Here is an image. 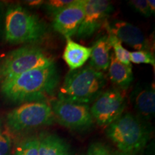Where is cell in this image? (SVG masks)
<instances>
[{"mask_svg":"<svg viewBox=\"0 0 155 155\" xmlns=\"http://www.w3.org/2000/svg\"><path fill=\"white\" fill-rule=\"evenodd\" d=\"M26 3L32 7H40L44 5L45 2L42 0H31V1H27Z\"/></svg>","mask_w":155,"mask_h":155,"instance_id":"24","label":"cell"},{"mask_svg":"<svg viewBox=\"0 0 155 155\" xmlns=\"http://www.w3.org/2000/svg\"><path fill=\"white\" fill-rule=\"evenodd\" d=\"M60 83V73L54 63L31 70L0 83V91L7 100L20 104L49 100Z\"/></svg>","mask_w":155,"mask_h":155,"instance_id":"1","label":"cell"},{"mask_svg":"<svg viewBox=\"0 0 155 155\" xmlns=\"http://www.w3.org/2000/svg\"><path fill=\"white\" fill-rule=\"evenodd\" d=\"M127 101L119 90L110 88L104 92L93 103L90 112L93 119L99 127H107L124 113Z\"/></svg>","mask_w":155,"mask_h":155,"instance_id":"8","label":"cell"},{"mask_svg":"<svg viewBox=\"0 0 155 155\" xmlns=\"http://www.w3.org/2000/svg\"><path fill=\"white\" fill-rule=\"evenodd\" d=\"M108 69V77L112 83L123 90H127L129 88L134 80L131 65L121 63L112 53Z\"/></svg>","mask_w":155,"mask_h":155,"instance_id":"15","label":"cell"},{"mask_svg":"<svg viewBox=\"0 0 155 155\" xmlns=\"http://www.w3.org/2000/svg\"><path fill=\"white\" fill-rule=\"evenodd\" d=\"M111 48L107 35L98 38L91 48L89 65L99 71H106L109 66Z\"/></svg>","mask_w":155,"mask_h":155,"instance_id":"16","label":"cell"},{"mask_svg":"<svg viewBox=\"0 0 155 155\" xmlns=\"http://www.w3.org/2000/svg\"><path fill=\"white\" fill-rule=\"evenodd\" d=\"M55 121L51 106L45 101L23 104L9 112L6 117L7 126L15 134L51 125Z\"/></svg>","mask_w":155,"mask_h":155,"instance_id":"6","label":"cell"},{"mask_svg":"<svg viewBox=\"0 0 155 155\" xmlns=\"http://www.w3.org/2000/svg\"><path fill=\"white\" fill-rule=\"evenodd\" d=\"M84 15V0H73V2L53 17V28L65 38L76 34Z\"/></svg>","mask_w":155,"mask_h":155,"instance_id":"10","label":"cell"},{"mask_svg":"<svg viewBox=\"0 0 155 155\" xmlns=\"http://www.w3.org/2000/svg\"><path fill=\"white\" fill-rule=\"evenodd\" d=\"M2 7H3V3L2 2H0V11L2 9Z\"/></svg>","mask_w":155,"mask_h":155,"instance_id":"27","label":"cell"},{"mask_svg":"<svg viewBox=\"0 0 155 155\" xmlns=\"http://www.w3.org/2000/svg\"><path fill=\"white\" fill-rule=\"evenodd\" d=\"M38 138V155H75L68 143L57 134L42 133Z\"/></svg>","mask_w":155,"mask_h":155,"instance_id":"13","label":"cell"},{"mask_svg":"<svg viewBox=\"0 0 155 155\" xmlns=\"http://www.w3.org/2000/svg\"><path fill=\"white\" fill-rule=\"evenodd\" d=\"M91 48H87L66 38V45L64 50L63 58L69 67L70 71H75L84 65L90 58Z\"/></svg>","mask_w":155,"mask_h":155,"instance_id":"14","label":"cell"},{"mask_svg":"<svg viewBox=\"0 0 155 155\" xmlns=\"http://www.w3.org/2000/svg\"><path fill=\"white\" fill-rule=\"evenodd\" d=\"M149 9H150L151 15H154L155 13V1L154 0H147Z\"/></svg>","mask_w":155,"mask_h":155,"instance_id":"25","label":"cell"},{"mask_svg":"<svg viewBox=\"0 0 155 155\" xmlns=\"http://www.w3.org/2000/svg\"><path fill=\"white\" fill-rule=\"evenodd\" d=\"M115 155H139V152H121L119 151L115 152Z\"/></svg>","mask_w":155,"mask_h":155,"instance_id":"26","label":"cell"},{"mask_svg":"<svg viewBox=\"0 0 155 155\" xmlns=\"http://www.w3.org/2000/svg\"><path fill=\"white\" fill-rule=\"evenodd\" d=\"M2 122L1 118H0V131H2Z\"/></svg>","mask_w":155,"mask_h":155,"instance_id":"28","label":"cell"},{"mask_svg":"<svg viewBox=\"0 0 155 155\" xmlns=\"http://www.w3.org/2000/svg\"><path fill=\"white\" fill-rule=\"evenodd\" d=\"M130 100L141 121L154 117L155 91L152 86L138 83L131 93Z\"/></svg>","mask_w":155,"mask_h":155,"instance_id":"12","label":"cell"},{"mask_svg":"<svg viewBox=\"0 0 155 155\" xmlns=\"http://www.w3.org/2000/svg\"><path fill=\"white\" fill-rule=\"evenodd\" d=\"M129 5H131L136 11L138 12L145 17H150L151 13L149 9L147 0H131L129 1Z\"/></svg>","mask_w":155,"mask_h":155,"instance_id":"22","label":"cell"},{"mask_svg":"<svg viewBox=\"0 0 155 155\" xmlns=\"http://www.w3.org/2000/svg\"><path fill=\"white\" fill-rule=\"evenodd\" d=\"M53 58L41 48L27 45L12 50L0 63V83L31 70L50 66Z\"/></svg>","mask_w":155,"mask_h":155,"instance_id":"5","label":"cell"},{"mask_svg":"<svg viewBox=\"0 0 155 155\" xmlns=\"http://www.w3.org/2000/svg\"><path fill=\"white\" fill-rule=\"evenodd\" d=\"M106 135L121 152H140L149 139V131L143 121L133 115L123 114L106 127Z\"/></svg>","mask_w":155,"mask_h":155,"instance_id":"4","label":"cell"},{"mask_svg":"<svg viewBox=\"0 0 155 155\" xmlns=\"http://www.w3.org/2000/svg\"><path fill=\"white\" fill-rule=\"evenodd\" d=\"M86 155H115V153L103 143L94 142L88 147Z\"/></svg>","mask_w":155,"mask_h":155,"instance_id":"21","label":"cell"},{"mask_svg":"<svg viewBox=\"0 0 155 155\" xmlns=\"http://www.w3.org/2000/svg\"><path fill=\"white\" fill-rule=\"evenodd\" d=\"M108 41L111 43L112 48H114L115 58L121 63L127 65H131L130 61V53L122 46V42L114 36L113 34L108 32Z\"/></svg>","mask_w":155,"mask_h":155,"instance_id":"17","label":"cell"},{"mask_svg":"<svg viewBox=\"0 0 155 155\" xmlns=\"http://www.w3.org/2000/svg\"><path fill=\"white\" fill-rule=\"evenodd\" d=\"M131 63L135 64H150L155 65L154 55L148 50H137L130 53Z\"/></svg>","mask_w":155,"mask_h":155,"instance_id":"19","label":"cell"},{"mask_svg":"<svg viewBox=\"0 0 155 155\" xmlns=\"http://www.w3.org/2000/svg\"><path fill=\"white\" fill-rule=\"evenodd\" d=\"M38 137H28L17 145L14 155H38Z\"/></svg>","mask_w":155,"mask_h":155,"instance_id":"18","label":"cell"},{"mask_svg":"<svg viewBox=\"0 0 155 155\" xmlns=\"http://www.w3.org/2000/svg\"><path fill=\"white\" fill-rule=\"evenodd\" d=\"M106 75L90 65L70 71L58 93V99L75 104L94 103L104 92Z\"/></svg>","mask_w":155,"mask_h":155,"instance_id":"2","label":"cell"},{"mask_svg":"<svg viewBox=\"0 0 155 155\" xmlns=\"http://www.w3.org/2000/svg\"><path fill=\"white\" fill-rule=\"evenodd\" d=\"M73 0H50L44 3L45 9L48 15L55 16L62 9L73 2Z\"/></svg>","mask_w":155,"mask_h":155,"instance_id":"20","label":"cell"},{"mask_svg":"<svg viewBox=\"0 0 155 155\" xmlns=\"http://www.w3.org/2000/svg\"><path fill=\"white\" fill-rule=\"evenodd\" d=\"M12 149V140L7 132L0 131V155H9Z\"/></svg>","mask_w":155,"mask_h":155,"instance_id":"23","label":"cell"},{"mask_svg":"<svg viewBox=\"0 0 155 155\" xmlns=\"http://www.w3.org/2000/svg\"><path fill=\"white\" fill-rule=\"evenodd\" d=\"M47 25L38 15L20 5L7 9L5 18V38L10 44L34 43L43 40Z\"/></svg>","mask_w":155,"mask_h":155,"instance_id":"3","label":"cell"},{"mask_svg":"<svg viewBox=\"0 0 155 155\" xmlns=\"http://www.w3.org/2000/svg\"><path fill=\"white\" fill-rule=\"evenodd\" d=\"M104 26L106 27L108 32L113 34L121 42L129 45L136 50L151 51L148 39L138 27L124 21H116L111 25L106 22Z\"/></svg>","mask_w":155,"mask_h":155,"instance_id":"11","label":"cell"},{"mask_svg":"<svg viewBox=\"0 0 155 155\" xmlns=\"http://www.w3.org/2000/svg\"><path fill=\"white\" fill-rule=\"evenodd\" d=\"M50 105L55 121L68 129L83 131L94 125V121L88 105L60 99L53 100Z\"/></svg>","mask_w":155,"mask_h":155,"instance_id":"7","label":"cell"},{"mask_svg":"<svg viewBox=\"0 0 155 155\" xmlns=\"http://www.w3.org/2000/svg\"><path fill=\"white\" fill-rule=\"evenodd\" d=\"M114 11L109 1L84 0V15L82 22L76 32L80 40L90 38L101 26H104L108 17Z\"/></svg>","mask_w":155,"mask_h":155,"instance_id":"9","label":"cell"}]
</instances>
